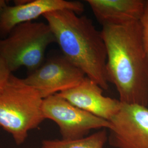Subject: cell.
I'll list each match as a JSON object with an SVG mask.
<instances>
[{
    "label": "cell",
    "instance_id": "2",
    "mask_svg": "<svg viewBox=\"0 0 148 148\" xmlns=\"http://www.w3.org/2000/svg\"><path fill=\"white\" fill-rule=\"evenodd\" d=\"M43 16L64 57L103 90H108L106 47L101 32L91 19L68 10L49 12Z\"/></svg>",
    "mask_w": 148,
    "mask_h": 148
},
{
    "label": "cell",
    "instance_id": "6",
    "mask_svg": "<svg viewBox=\"0 0 148 148\" xmlns=\"http://www.w3.org/2000/svg\"><path fill=\"white\" fill-rule=\"evenodd\" d=\"M110 145L115 148H148V108L122 103L110 121Z\"/></svg>",
    "mask_w": 148,
    "mask_h": 148
},
{
    "label": "cell",
    "instance_id": "3",
    "mask_svg": "<svg viewBox=\"0 0 148 148\" xmlns=\"http://www.w3.org/2000/svg\"><path fill=\"white\" fill-rule=\"evenodd\" d=\"M43 99L36 89L13 74L0 91V127L16 144L24 143L29 132L45 120Z\"/></svg>",
    "mask_w": 148,
    "mask_h": 148
},
{
    "label": "cell",
    "instance_id": "8",
    "mask_svg": "<svg viewBox=\"0 0 148 148\" xmlns=\"http://www.w3.org/2000/svg\"><path fill=\"white\" fill-rule=\"evenodd\" d=\"M15 2V5L5 6L0 14V38L6 37L16 25L30 22L49 12L68 10L79 14L84 11V5L79 1L34 0Z\"/></svg>",
    "mask_w": 148,
    "mask_h": 148
},
{
    "label": "cell",
    "instance_id": "9",
    "mask_svg": "<svg viewBox=\"0 0 148 148\" xmlns=\"http://www.w3.org/2000/svg\"><path fill=\"white\" fill-rule=\"evenodd\" d=\"M103 89L95 81L87 77L77 86L58 95L79 109L108 121L119 110V100L103 95Z\"/></svg>",
    "mask_w": 148,
    "mask_h": 148
},
{
    "label": "cell",
    "instance_id": "11",
    "mask_svg": "<svg viewBox=\"0 0 148 148\" xmlns=\"http://www.w3.org/2000/svg\"><path fill=\"white\" fill-rule=\"evenodd\" d=\"M108 139L106 129L76 140H45L42 148H104Z\"/></svg>",
    "mask_w": 148,
    "mask_h": 148
},
{
    "label": "cell",
    "instance_id": "14",
    "mask_svg": "<svg viewBox=\"0 0 148 148\" xmlns=\"http://www.w3.org/2000/svg\"><path fill=\"white\" fill-rule=\"evenodd\" d=\"M7 2L5 0H0V14L1 12L3 10V8L7 6Z\"/></svg>",
    "mask_w": 148,
    "mask_h": 148
},
{
    "label": "cell",
    "instance_id": "1",
    "mask_svg": "<svg viewBox=\"0 0 148 148\" xmlns=\"http://www.w3.org/2000/svg\"><path fill=\"white\" fill-rule=\"evenodd\" d=\"M108 82L116 87L122 103L148 106V57L140 22L104 26Z\"/></svg>",
    "mask_w": 148,
    "mask_h": 148
},
{
    "label": "cell",
    "instance_id": "10",
    "mask_svg": "<svg viewBox=\"0 0 148 148\" xmlns=\"http://www.w3.org/2000/svg\"><path fill=\"white\" fill-rule=\"evenodd\" d=\"M86 2L103 27L122 25L139 21L145 5V1L142 0H87Z\"/></svg>",
    "mask_w": 148,
    "mask_h": 148
},
{
    "label": "cell",
    "instance_id": "13",
    "mask_svg": "<svg viewBox=\"0 0 148 148\" xmlns=\"http://www.w3.org/2000/svg\"><path fill=\"white\" fill-rule=\"evenodd\" d=\"M11 74L12 73L8 69L5 63L0 58V91L5 86Z\"/></svg>",
    "mask_w": 148,
    "mask_h": 148
},
{
    "label": "cell",
    "instance_id": "7",
    "mask_svg": "<svg viewBox=\"0 0 148 148\" xmlns=\"http://www.w3.org/2000/svg\"><path fill=\"white\" fill-rule=\"evenodd\" d=\"M85 73L63 56L51 59L24 79L45 99L79 84Z\"/></svg>",
    "mask_w": 148,
    "mask_h": 148
},
{
    "label": "cell",
    "instance_id": "5",
    "mask_svg": "<svg viewBox=\"0 0 148 148\" xmlns=\"http://www.w3.org/2000/svg\"><path fill=\"white\" fill-rule=\"evenodd\" d=\"M43 116L58 126L64 140H76L86 137L92 130L108 129L111 123L79 109L58 94L43 99Z\"/></svg>",
    "mask_w": 148,
    "mask_h": 148
},
{
    "label": "cell",
    "instance_id": "4",
    "mask_svg": "<svg viewBox=\"0 0 148 148\" xmlns=\"http://www.w3.org/2000/svg\"><path fill=\"white\" fill-rule=\"evenodd\" d=\"M56 42L47 24L27 22L14 27L5 38H0V58L12 73L25 67L30 73L43 63L47 48Z\"/></svg>",
    "mask_w": 148,
    "mask_h": 148
},
{
    "label": "cell",
    "instance_id": "12",
    "mask_svg": "<svg viewBox=\"0 0 148 148\" xmlns=\"http://www.w3.org/2000/svg\"><path fill=\"white\" fill-rule=\"evenodd\" d=\"M144 47L148 57V0L145 1L143 14L140 20Z\"/></svg>",
    "mask_w": 148,
    "mask_h": 148
}]
</instances>
